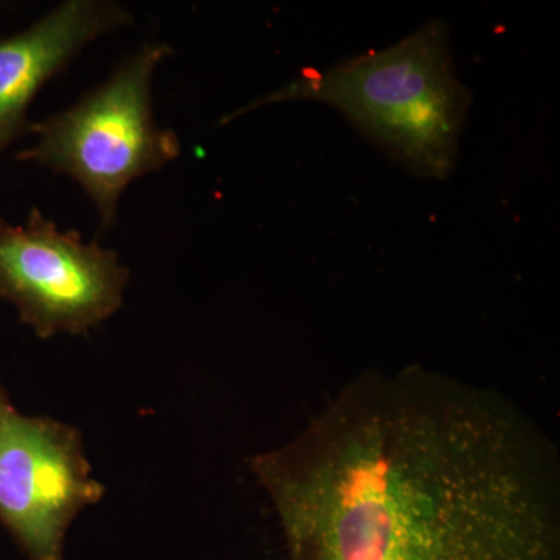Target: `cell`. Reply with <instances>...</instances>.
I'll return each instance as SVG.
<instances>
[{"label":"cell","instance_id":"6da1fadb","mask_svg":"<svg viewBox=\"0 0 560 560\" xmlns=\"http://www.w3.org/2000/svg\"><path fill=\"white\" fill-rule=\"evenodd\" d=\"M253 471L289 560H560L550 442L495 394L422 368L364 372Z\"/></svg>","mask_w":560,"mask_h":560},{"label":"cell","instance_id":"7a4b0ae2","mask_svg":"<svg viewBox=\"0 0 560 560\" xmlns=\"http://www.w3.org/2000/svg\"><path fill=\"white\" fill-rule=\"evenodd\" d=\"M315 101L340 110L390 160L420 178L455 168L470 95L456 75L445 22L429 21L383 50L324 70L305 69L279 91L224 117V124L272 103Z\"/></svg>","mask_w":560,"mask_h":560},{"label":"cell","instance_id":"3957f363","mask_svg":"<svg viewBox=\"0 0 560 560\" xmlns=\"http://www.w3.org/2000/svg\"><path fill=\"white\" fill-rule=\"evenodd\" d=\"M172 54L167 44L147 43L75 105L31 124L35 145L18 154L80 184L105 230L132 180L179 158L178 135L156 124L151 94L154 70Z\"/></svg>","mask_w":560,"mask_h":560},{"label":"cell","instance_id":"277c9868","mask_svg":"<svg viewBox=\"0 0 560 560\" xmlns=\"http://www.w3.org/2000/svg\"><path fill=\"white\" fill-rule=\"evenodd\" d=\"M128 280L116 250L60 230L38 209L16 226L0 219V298L44 340L83 335L110 318Z\"/></svg>","mask_w":560,"mask_h":560},{"label":"cell","instance_id":"5b68a950","mask_svg":"<svg viewBox=\"0 0 560 560\" xmlns=\"http://www.w3.org/2000/svg\"><path fill=\"white\" fill-rule=\"evenodd\" d=\"M79 430L22 415L0 388V523L31 560H65L70 523L102 500Z\"/></svg>","mask_w":560,"mask_h":560},{"label":"cell","instance_id":"8992f818","mask_svg":"<svg viewBox=\"0 0 560 560\" xmlns=\"http://www.w3.org/2000/svg\"><path fill=\"white\" fill-rule=\"evenodd\" d=\"M131 20L116 2L66 0L31 27L0 39V156L31 130L27 114L39 91L88 44Z\"/></svg>","mask_w":560,"mask_h":560}]
</instances>
